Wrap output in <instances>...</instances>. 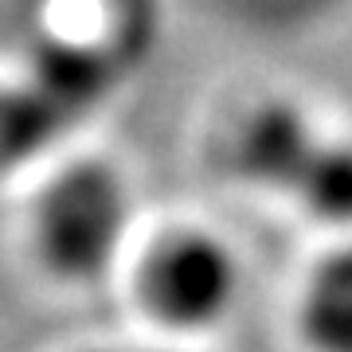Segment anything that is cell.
I'll return each mask as SVG.
<instances>
[{
	"instance_id": "obj_1",
	"label": "cell",
	"mask_w": 352,
	"mask_h": 352,
	"mask_svg": "<svg viewBox=\"0 0 352 352\" xmlns=\"http://www.w3.org/2000/svg\"><path fill=\"white\" fill-rule=\"evenodd\" d=\"M231 168L286 196L325 223H352V138L333 133L294 102H263L243 113L227 145Z\"/></svg>"
},
{
	"instance_id": "obj_2",
	"label": "cell",
	"mask_w": 352,
	"mask_h": 352,
	"mask_svg": "<svg viewBox=\"0 0 352 352\" xmlns=\"http://www.w3.org/2000/svg\"><path fill=\"white\" fill-rule=\"evenodd\" d=\"M129 227V192L110 164L67 168L39 204V254L67 282H90L113 263Z\"/></svg>"
},
{
	"instance_id": "obj_3",
	"label": "cell",
	"mask_w": 352,
	"mask_h": 352,
	"mask_svg": "<svg viewBox=\"0 0 352 352\" xmlns=\"http://www.w3.org/2000/svg\"><path fill=\"white\" fill-rule=\"evenodd\" d=\"M243 289L239 258L208 231H176L141 266V302L173 329H215Z\"/></svg>"
},
{
	"instance_id": "obj_4",
	"label": "cell",
	"mask_w": 352,
	"mask_h": 352,
	"mask_svg": "<svg viewBox=\"0 0 352 352\" xmlns=\"http://www.w3.org/2000/svg\"><path fill=\"white\" fill-rule=\"evenodd\" d=\"M102 90L98 55L51 47L36 63V82L0 90V168L36 153L67 122H75Z\"/></svg>"
},
{
	"instance_id": "obj_5",
	"label": "cell",
	"mask_w": 352,
	"mask_h": 352,
	"mask_svg": "<svg viewBox=\"0 0 352 352\" xmlns=\"http://www.w3.org/2000/svg\"><path fill=\"white\" fill-rule=\"evenodd\" d=\"M298 321L314 352H352V243L314 266Z\"/></svg>"
}]
</instances>
